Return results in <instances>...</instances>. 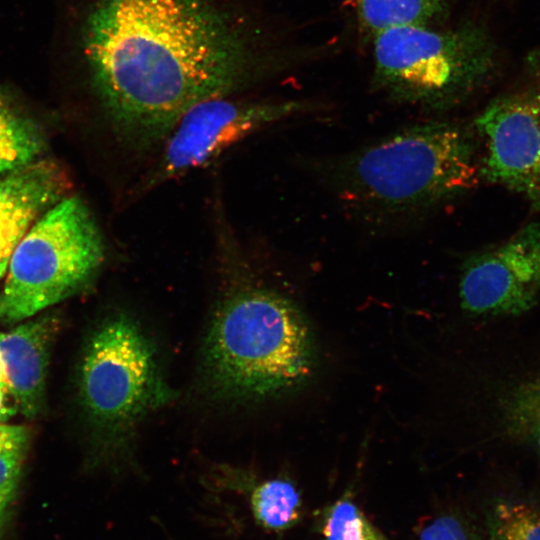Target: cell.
<instances>
[{
  "label": "cell",
  "mask_w": 540,
  "mask_h": 540,
  "mask_svg": "<svg viewBox=\"0 0 540 540\" xmlns=\"http://www.w3.org/2000/svg\"><path fill=\"white\" fill-rule=\"evenodd\" d=\"M82 50L115 136L151 159L192 107L248 94L297 56L260 0H95Z\"/></svg>",
  "instance_id": "cell-1"
},
{
  "label": "cell",
  "mask_w": 540,
  "mask_h": 540,
  "mask_svg": "<svg viewBox=\"0 0 540 540\" xmlns=\"http://www.w3.org/2000/svg\"><path fill=\"white\" fill-rule=\"evenodd\" d=\"M215 217V251L230 284L207 332L203 371L212 392L261 400L301 384L311 373L308 326L288 298L258 285L247 253L223 213Z\"/></svg>",
  "instance_id": "cell-2"
},
{
  "label": "cell",
  "mask_w": 540,
  "mask_h": 540,
  "mask_svg": "<svg viewBox=\"0 0 540 540\" xmlns=\"http://www.w3.org/2000/svg\"><path fill=\"white\" fill-rule=\"evenodd\" d=\"M476 146L447 122L405 129L353 154L339 167L344 198L387 212L430 208L470 189L479 175Z\"/></svg>",
  "instance_id": "cell-3"
},
{
  "label": "cell",
  "mask_w": 540,
  "mask_h": 540,
  "mask_svg": "<svg viewBox=\"0 0 540 540\" xmlns=\"http://www.w3.org/2000/svg\"><path fill=\"white\" fill-rule=\"evenodd\" d=\"M373 39V83L403 103L449 108L486 84L498 66L493 38L474 22L447 30L395 27Z\"/></svg>",
  "instance_id": "cell-4"
},
{
  "label": "cell",
  "mask_w": 540,
  "mask_h": 540,
  "mask_svg": "<svg viewBox=\"0 0 540 540\" xmlns=\"http://www.w3.org/2000/svg\"><path fill=\"white\" fill-rule=\"evenodd\" d=\"M104 258L100 232L77 197L57 203L14 249L0 294V323L26 319L86 286Z\"/></svg>",
  "instance_id": "cell-5"
},
{
  "label": "cell",
  "mask_w": 540,
  "mask_h": 540,
  "mask_svg": "<svg viewBox=\"0 0 540 540\" xmlns=\"http://www.w3.org/2000/svg\"><path fill=\"white\" fill-rule=\"evenodd\" d=\"M81 390L93 420L119 442L129 440L145 416L173 397L153 343L124 314L107 320L90 339Z\"/></svg>",
  "instance_id": "cell-6"
},
{
  "label": "cell",
  "mask_w": 540,
  "mask_h": 540,
  "mask_svg": "<svg viewBox=\"0 0 540 540\" xmlns=\"http://www.w3.org/2000/svg\"><path fill=\"white\" fill-rule=\"evenodd\" d=\"M299 100L248 94L211 98L188 110L129 190V200L204 166L242 139L306 110Z\"/></svg>",
  "instance_id": "cell-7"
},
{
  "label": "cell",
  "mask_w": 540,
  "mask_h": 540,
  "mask_svg": "<svg viewBox=\"0 0 540 540\" xmlns=\"http://www.w3.org/2000/svg\"><path fill=\"white\" fill-rule=\"evenodd\" d=\"M485 154L479 175L540 209V85L494 99L475 119Z\"/></svg>",
  "instance_id": "cell-8"
},
{
  "label": "cell",
  "mask_w": 540,
  "mask_h": 540,
  "mask_svg": "<svg viewBox=\"0 0 540 540\" xmlns=\"http://www.w3.org/2000/svg\"><path fill=\"white\" fill-rule=\"evenodd\" d=\"M56 321L48 317L0 333V361L18 409L35 416L44 395L49 346Z\"/></svg>",
  "instance_id": "cell-9"
},
{
  "label": "cell",
  "mask_w": 540,
  "mask_h": 540,
  "mask_svg": "<svg viewBox=\"0 0 540 540\" xmlns=\"http://www.w3.org/2000/svg\"><path fill=\"white\" fill-rule=\"evenodd\" d=\"M504 293L510 312L528 310L540 292V223H531L496 247L474 255Z\"/></svg>",
  "instance_id": "cell-10"
},
{
  "label": "cell",
  "mask_w": 540,
  "mask_h": 540,
  "mask_svg": "<svg viewBox=\"0 0 540 540\" xmlns=\"http://www.w3.org/2000/svg\"><path fill=\"white\" fill-rule=\"evenodd\" d=\"M62 177L46 163L33 164L27 180L0 203V278L29 225L60 194Z\"/></svg>",
  "instance_id": "cell-11"
},
{
  "label": "cell",
  "mask_w": 540,
  "mask_h": 540,
  "mask_svg": "<svg viewBox=\"0 0 540 540\" xmlns=\"http://www.w3.org/2000/svg\"><path fill=\"white\" fill-rule=\"evenodd\" d=\"M230 489H249V502L258 525L270 531H283L294 526L301 516V499L295 486L283 479H270L257 484L244 472L221 469Z\"/></svg>",
  "instance_id": "cell-12"
},
{
  "label": "cell",
  "mask_w": 540,
  "mask_h": 540,
  "mask_svg": "<svg viewBox=\"0 0 540 540\" xmlns=\"http://www.w3.org/2000/svg\"><path fill=\"white\" fill-rule=\"evenodd\" d=\"M358 23L373 38L390 28L429 26L440 20L451 0H353Z\"/></svg>",
  "instance_id": "cell-13"
},
{
  "label": "cell",
  "mask_w": 540,
  "mask_h": 540,
  "mask_svg": "<svg viewBox=\"0 0 540 540\" xmlns=\"http://www.w3.org/2000/svg\"><path fill=\"white\" fill-rule=\"evenodd\" d=\"M42 147L38 127L0 99V174L30 165Z\"/></svg>",
  "instance_id": "cell-14"
},
{
  "label": "cell",
  "mask_w": 540,
  "mask_h": 540,
  "mask_svg": "<svg viewBox=\"0 0 540 540\" xmlns=\"http://www.w3.org/2000/svg\"><path fill=\"white\" fill-rule=\"evenodd\" d=\"M324 540H390L376 528L349 496L325 507L320 515Z\"/></svg>",
  "instance_id": "cell-15"
},
{
  "label": "cell",
  "mask_w": 540,
  "mask_h": 540,
  "mask_svg": "<svg viewBox=\"0 0 540 540\" xmlns=\"http://www.w3.org/2000/svg\"><path fill=\"white\" fill-rule=\"evenodd\" d=\"M488 540H540V511L521 502L498 504L490 514Z\"/></svg>",
  "instance_id": "cell-16"
},
{
  "label": "cell",
  "mask_w": 540,
  "mask_h": 540,
  "mask_svg": "<svg viewBox=\"0 0 540 540\" xmlns=\"http://www.w3.org/2000/svg\"><path fill=\"white\" fill-rule=\"evenodd\" d=\"M23 450L0 452V528L7 506L15 492L22 463Z\"/></svg>",
  "instance_id": "cell-17"
},
{
  "label": "cell",
  "mask_w": 540,
  "mask_h": 540,
  "mask_svg": "<svg viewBox=\"0 0 540 540\" xmlns=\"http://www.w3.org/2000/svg\"><path fill=\"white\" fill-rule=\"evenodd\" d=\"M418 540H475L468 525L455 514L434 518L420 532Z\"/></svg>",
  "instance_id": "cell-18"
},
{
  "label": "cell",
  "mask_w": 540,
  "mask_h": 540,
  "mask_svg": "<svg viewBox=\"0 0 540 540\" xmlns=\"http://www.w3.org/2000/svg\"><path fill=\"white\" fill-rule=\"evenodd\" d=\"M28 432L22 426L0 424V452L4 450H23Z\"/></svg>",
  "instance_id": "cell-19"
},
{
  "label": "cell",
  "mask_w": 540,
  "mask_h": 540,
  "mask_svg": "<svg viewBox=\"0 0 540 540\" xmlns=\"http://www.w3.org/2000/svg\"><path fill=\"white\" fill-rule=\"evenodd\" d=\"M32 164L13 171L9 176L0 180V203L12 195L27 180Z\"/></svg>",
  "instance_id": "cell-20"
},
{
  "label": "cell",
  "mask_w": 540,
  "mask_h": 540,
  "mask_svg": "<svg viewBox=\"0 0 540 540\" xmlns=\"http://www.w3.org/2000/svg\"><path fill=\"white\" fill-rule=\"evenodd\" d=\"M14 400L8 385L0 382V423L17 412L18 407Z\"/></svg>",
  "instance_id": "cell-21"
},
{
  "label": "cell",
  "mask_w": 540,
  "mask_h": 540,
  "mask_svg": "<svg viewBox=\"0 0 540 540\" xmlns=\"http://www.w3.org/2000/svg\"><path fill=\"white\" fill-rule=\"evenodd\" d=\"M0 382L1 383H6L5 374H4V370H3V367H2L1 361H0Z\"/></svg>",
  "instance_id": "cell-22"
},
{
  "label": "cell",
  "mask_w": 540,
  "mask_h": 540,
  "mask_svg": "<svg viewBox=\"0 0 540 540\" xmlns=\"http://www.w3.org/2000/svg\"><path fill=\"white\" fill-rule=\"evenodd\" d=\"M539 437H540V427H539Z\"/></svg>",
  "instance_id": "cell-23"
}]
</instances>
